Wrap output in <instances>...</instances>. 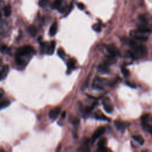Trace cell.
<instances>
[{
  "label": "cell",
  "instance_id": "obj_23",
  "mask_svg": "<svg viewBox=\"0 0 152 152\" xmlns=\"http://www.w3.org/2000/svg\"><path fill=\"white\" fill-rule=\"evenodd\" d=\"M9 105H10V102L8 100L2 101V102H0V109L8 106Z\"/></svg>",
  "mask_w": 152,
  "mask_h": 152
},
{
  "label": "cell",
  "instance_id": "obj_14",
  "mask_svg": "<svg viewBox=\"0 0 152 152\" xmlns=\"http://www.w3.org/2000/svg\"><path fill=\"white\" fill-rule=\"evenodd\" d=\"M3 12H4V14L5 17H8L9 16H10L12 14V7L10 5H7L4 7L3 9Z\"/></svg>",
  "mask_w": 152,
  "mask_h": 152
},
{
  "label": "cell",
  "instance_id": "obj_30",
  "mask_svg": "<svg viewBox=\"0 0 152 152\" xmlns=\"http://www.w3.org/2000/svg\"><path fill=\"white\" fill-rule=\"evenodd\" d=\"M77 7H78V8L80 9V10H84L85 9V5L83 4V3H78V4H77Z\"/></svg>",
  "mask_w": 152,
  "mask_h": 152
},
{
  "label": "cell",
  "instance_id": "obj_2",
  "mask_svg": "<svg viewBox=\"0 0 152 152\" xmlns=\"http://www.w3.org/2000/svg\"><path fill=\"white\" fill-rule=\"evenodd\" d=\"M35 52V49H34V48L32 46H30V45H26V46H23V47L20 48H19L18 49L17 52V54H16V58H19L21 60H22V59L23 58V57L29 55L31 54H33Z\"/></svg>",
  "mask_w": 152,
  "mask_h": 152
},
{
  "label": "cell",
  "instance_id": "obj_22",
  "mask_svg": "<svg viewBox=\"0 0 152 152\" xmlns=\"http://www.w3.org/2000/svg\"><path fill=\"white\" fill-rule=\"evenodd\" d=\"M106 144V139L105 138H101L99 141L98 147L105 146Z\"/></svg>",
  "mask_w": 152,
  "mask_h": 152
},
{
  "label": "cell",
  "instance_id": "obj_28",
  "mask_svg": "<svg viewBox=\"0 0 152 152\" xmlns=\"http://www.w3.org/2000/svg\"><path fill=\"white\" fill-rule=\"evenodd\" d=\"M58 54L61 58H63L65 56V52L62 48H59L58 50Z\"/></svg>",
  "mask_w": 152,
  "mask_h": 152
},
{
  "label": "cell",
  "instance_id": "obj_13",
  "mask_svg": "<svg viewBox=\"0 0 152 152\" xmlns=\"http://www.w3.org/2000/svg\"><path fill=\"white\" fill-rule=\"evenodd\" d=\"M57 29H58V25L57 23H53L51 26L50 27L49 29V35L51 36H54L55 35L57 32Z\"/></svg>",
  "mask_w": 152,
  "mask_h": 152
},
{
  "label": "cell",
  "instance_id": "obj_21",
  "mask_svg": "<svg viewBox=\"0 0 152 152\" xmlns=\"http://www.w3.org/2000/svg\"><path fill=\"white\" fill-rule=\"evenodd\" d=\"M75 60L73 59H71L70 61H68L67 65H68V70H72L74 65H75Z\"/></svg>",
  "mask_w": 152,
  "mask_h": 152
},
{
  "label": "cell",
  "instance_id": "obj_12",
  "mask_svg": "<svg viewBox=\"0 0 152 152\" xmlns=\"http://www.w3.org/2000/svg\"><path fill=\"white\" fill-rule=\"evenodd\" d=\"M27 31L29 33V34L31 35L32 36H33V37L36 36L37 33V30L36 27L35 26H33V25L30 26L27 28Z\"/></svg>",
  "mask_w": 152,
  "mask_h": 152
},
{
  "label": "cell",
  "instance_id": "obj_17",
  "mask_svg": "<svg viewBox=\"0 0 152 152\" xmlns=\"http://www.w3.org/2000/svg\"><path fill=\"white\" fill-rule=\"evenodd\" d=\"M134 38L136 40H138V41H143V42H145L147 41L148 37L146 36H144L143 35H140V34H138L137 35H135Z\"/></svg>",
  "mask_w": 152,
  "mask_h": 152
},
{
  "label": "cell",
  "instance_id": "obj_10",
  "mask_svg": "<svg viewBox=\"0 0 152 152\" xmlns=\"http://www.w3.org/2000/svg\"><path fill=\"white\" fill-rule=\"evenodd\" d=\"M98 69H99V72L102 73H108L109 72V65L106 64L105 63L100 65Z\"/></svg>",
  "mask_w": 152,
  "mask_h": 152
},
{
  "label": "cell",
  "instance_id": "obj_29",
  "mask_svg": "<svg viewBox=\"0 0 152 152\" xmlns=\"http://www.w3.org/2000/svg\"><path fill=\"white\" fill-rule=\"evenodd\" d=\"M99 152H110V150L108 148H106L105 146L99 147Z\"/></svg>",
  "mask_w": 152,
  "mask_h": 152
},
{
  "label": "cell",
  "instance_id": "obj_11",
  "mask_svg": "<svg viewBox=\"0 0 152 152\" xmlns=\"http://www.w3.org/2000/svg\"><path fill=\"white\" fill-rule=\"evenodd\" d=\"M55 45H56V43L55 41H54V40L50 42V44L49 45L46 54H48V55H52L54 52V50L55 49Z\"/></svg>",
  "mask_w": 152,
  "mask_h": 152
},
{
  "label": "cell",
  "instance_id": "obj_15",
  "mask_svg": "<svg viewBox=\"0 0 152 152\" xmlns=\"http://www.w3.org/2000/svg\"><path fill=\"white\" fill-rule=\"evenodd\" d=\"M40 50H41V53H46L48 49L49 45L47 42H40Z\"/></svg>",
  "mask_w": 152,
  "mask_h": 152
},
{
  "label": "cell",
  "instance_id": "obj_25",
  "mask_svg": "<svg viewBox=\"0 0 152 152\" xmlns=\"http://www.w3.org/2000/svg\"><path fill=\"white\" fill-rule=\"evenodd\" d=\"M92 29L96 32H100L101 30V26L99 24H95L92 26Z\"/></svg>",
  "mask_w": 152,
  "mask_h": 152
},
{
  "label": "cell",
  "instance_id": "obj_16",
  "mask_svg": "<svg viewBox=\"0 0 152 152\" xmlns=\"http://www.w3.org/2000/svg\"><path fill=\"white\" fill-rule=\"evenodd\" d=\"M133 138L136 140V141H137V142L140 145H144V143H145V140L144 138H143V137H141V136H133Z\"/></svg>",
  "mask_w": 152,
  "mask_h": 152
},
{
  "label": "cell",
  "instance_id": "obj_6",
  "mask_svg": "<svg viewBox=\"0 0 152 152\" xmlns=\"http://www.w3.org/2000/svg\"><path fill=\"white\" fill-rule=\"evenodd\" d=\"M114 124L115 126L116 127V128L119 130V131H123L124 130H125L126 129V128L127 127V126L128 125V124L125 122H123V121H115L114 122Z\"/></svg>",
  "mask_w": 152,
  "mask_h": 152
},
{
  "label": "cell",
  "instance_id": "obj_26",
  "mask_svg": "<svg viewBox=\"0 0 152 152\" xmlns=\"http://www.w3.org/2000/svg\"><path fill=\"white\" fill-rule=\"evenodd\" d=\"M49 0H39V5L40 7H44L46 5Z\"/></svg>",
  "mask_w": 152,
  "mask_h": 152
},
{
  "label": "cell",
  "instance_id": "obj_18",
  "mask_svg": "<svg viewBox=\"0 0 152 152\" xmlns=\"http://www.w3.org/2000/svg\"><path fill=\"white\" fill-rule=\"evenodd\" d=\"M138 32L140 33H141V34H144V33H149L150 32V30L146 27H145V26H141V27H140L138 29Z\"/></svg>",
  "mask_w": 152,
  "mask_h": 152
},
{
  "label": "cell",
  "instance_id": "obj_24",
  "mask_svg": "<svg viewBox=\"0 0 152 152\" xmlns=\"http://www.w3.org/2000/svg\"><path fill=\"white\" fill-rule=\"evenodd\" d=\"M96 118L97 119H100V120H104V121H108L109 120L108 118H107L105 115L104 114H97L96 115Z\"/></svg>",
  "mask_w": 152,
  "mask_h": 152
},
{
  "label": "cell",
  "instance_id": "obj_4",
  "mask_svg": "<svg viewBox=\"0 0 152 152\" xmlns=\"http://www.w3.org/2000/svg\"><path fill=\"white\" fill-rule=\"evenodd\" d=\"M105 131V127H100L97 128L95 131L94 134H93L92 137V141H95L96 140H97L98 138H99L101 136H102Z\"/></svg>",
  "mask_w": 152,
  "mask_h": 152
},
{
  "label": "cell",
  "instance_id": "obj_36",
  "mask_svg": "<svg viewBox=\"0 0 152 152\" xmlns=\"http://www.w3.org/2000/svg\"><path fill=\"white\" fill-rule=\"evenodd\" d=\"M1 63H2V60H1V58H0V65H1Z\"/></svg>",
  "mask_w": 152,
  "mask_h": 152
},
{
  "label": "cell",
  "instance_id": "obj_7",
  "mask_svg": "<svg viewBox=\"0 0 152 152\" xmlns=\"http://www.w3.org/2000/svg\"><path fill=\"white\" fill-rule=\"evenodd\" d=\"M61 112V108L56 107L54 109H52L49 112V118L52 119H55L59 115Z\"/></svg>",
  "mask_w": 152,
  "mask_h": 152
},
{
  "label": "cell",
  "instance_id": "obj_27",
  "mask_svg": "<svg viewBox=\"0 0 152 152\" xmlns=\"http://www.w3.org/2000/svg\"><path fill=\"white\" fill-rule=\"evenodd\" d=\"M121 71H122V73L125 77H128L130 76V72L126 68L122 67V68H121Z\"/></svg>",
  "mask_w": 152,
  "mask_h": 152
},
{
  "label": "cell",
  "instance_id": "obj_20",
  "mask_svg": "<svg viewBox=\"0 0 152 152\" xmlns=\"http://www.w3.org/2000/svg\"><path fill=\"white\" fill-rule=\"evenodd\" d=\"M0 52L3 54H8L10 52V49L6 45H3L0 48Z\"/></svg>",
  "mask_w": 152,
  "mask_h": 152
},
{
  "label": "cell",
  "instance_id": "obj_32",
  "mask_svg": "<svg viewBox=\"0 0 152 152\" xmlns=\"http://www.w3.org/2000/svg\"><path fill=\"white\" fill-rule=\"evenodd\" d=\"M79 119H77V118H76L74 121V122H73V124H74V125H78V124H79Z\"/></svg>",
  "mask_w": 152,
  "mask_h": 152
},
{
  "label": "cell",
  "instance_id": "obj_8",
  "mask_svg": "<svg viewBox=\"0 0 152 152\" xmlns=\"http://www.w3.org/2000/svg\"><path fill=\"white\" fill-rule=\"evenodd\" d=\"M90 149L89 146V141L86 140L85 141L82 143V145L80 146L78 150V152H89Z\"/></svg>",
  "mask_w": 152,
  "mask_h": 152
},
{
  "label": "cell",
  "instance_id": "obj_1",
  "mask_svg": "<svg viewBox=\"0 0 152 152\" xmlns=\"http://www.w3.org/2000/svg\"><path fill=\"white\" fill-rule=\"evenodd\" d=\"M130 46L134 50V55L135 57L137 56L138 57H144L146 56L147 54V50L146 46L143 44L137 43L134 40H130Z\"/></svg>",
  "mask_w": 152,
  "mask_h": 152
},
{
  "label": "cell",
  "instance_id": "obj_31",
  "mask_svg": "<svg viewBox=\"0 0 152 152\" xmlns=\"http://www.w3.org/2000/svg\"><path fill=\"white\" fill-rule=\"evenodd\" d=\"M4 94V91L3 89H0V98H1Z\"/></svg>",
  "mask_w": 152,
  "mask_h": 152
},
{
  "label": "cell",
  "instance_id": "obj_3",
  "mask_svg": "<svg viewBox=\"0 0 152 152\" xmlns=\"http://www.w3.org/2000/svg\"><path fill=\"white\" fill-rule=\"evenodd\" d=\"M106 49L108 52H109V55L116 57L117 55L119 54V50L117 49V48L114 45V44H110L106 46Z\"/></svg>",
  "mask_w": 152,
  "mask_h": 152
},
{
  "label": "cell",
  "instance_id": "obj_9",
  "mask_svg": "<svg viewBox=\"0 0 152 152\" xmlns=\"http://www.w3.org/2000/svg\"><path fill=\"white\" fill-rule=\"evenodd\" d=\"M9 72V67L8 65H4L3 68L0 70V81L6 77Z\"/></svg>",
  "mask_w": 152,
  "mask_h": 152
},
{
  "label": "cell",
  "instance_id": "obj_34",
  "mask_svg": "<svg viewBox=\"0 0 152 152\" xmlns=\"http://www.w3.org/2000/svg\"><path fill=\"white\" fill-rule=\"evenodd\" d=\"M65 117H66V112L65 111H64V112H63L62 115H61V117H62V118H65Z\"/></svg>",
  "mask_w": 152,
  "mask_h": 152
},
{
  "label": "cell",
  "instance_id": "obj_37",
  "mask_svg": "<svg viewBox=\"0 0 152 152\" xmlns=\"http://www.w3.org/2000/svg\"><path fill=\"white\" fill-rule=\"evenodd\" d=\"M1 13L0 12V18H1Z\"/></svg>",
  "mask_w": 152,
  "mask_h": 152
},
{
  "label": "cell",
  "instance_id": "obj_35",
  "mask_svg": "<svg viewBox=\"0 0 152 152\" xmlns=\"http://www.w3.org/2000/svg\"><path fill=\"white\" fill-rule=\"evenodd\" d=\"M38 41L39 42H40V41H41V40H42V37L41 36H40L39 38H38Z\"/></svg>",
  "mask_w": 152,
  "mask_h": 152
},
{
  "label": "cell",
  "instance_id": "obj_33",
  "mask_svg": "<svg viewBox=\"0 0 152 152\" xmlns=\"http://www.w3.org/2000/svg\"><path fill=\"white\" fill-rule=\"evenodd\" d=\"M126 84L128 85V86H130V87H133V88H134L136 86H135V85H133V84H131V83H130V82H126Z\"/></svg>",
  "mask_w": 152,
  "mask_h": 152
},
{
  "label": "cell",
  "instance_id": "obj_5",
  "mask_svg": "<svg viewBox=\"0 0 152 152\" xmlns=\"http://www.w3.org/2000/svg\"><path fill=\"white\" fill-rule=\"evenodd\" d=\"M103 105L105 110L107 113H111L113 110V107L111 105L110 100L109 98H106L103 101Z\"/></svg>",
  "mask_w": 152,
  "mask_h": 152
},
{
  "label": "cell",
  "instance_id": "obj_19",
  "mask_svg": "<svg viewBox=\"0 0 152 152\" xmlns=\"http://www.w3.org/2000/svg\"><path fill=\"white\" fill-rule=\"evenodd\" d=\"M63 3V0H55L54 4H53V8L56 9H59V7L61 6Z\"/></svg>",
  "mask_w": 152,
  "mask_h": 152
}]
</instances>
